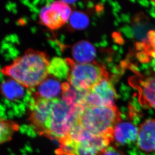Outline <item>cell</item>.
Instances as JSON below:
<instances>
[{
  "label": "cell",
  "mask_w": 155,
  "mask_h": 155,
  "mask_svg": "<svg viewBox=\"0 0 155 155\" xmlns=\"http://www.w3.org/2000/svg\"><path fill=\"white\" fill-rule=\"evenodd\" d=\"M50 62L46 53L29 49L1 71L23 87L33 89L47 78Z\"/></svg>",
  "instance_id": "1"
},
{
  "label": "cell",
  "mask_w": 155,
  "mask_h": 155,
  "mask_svg": "<svg viewBox=\"0 0 155 155\" xmlns=\"http://www.w3.org/2000/svg\"><path fill=\"white\" fill-rule=\"evenodd\" d=\"M120 120V111L115 105L86 106L77 123L92 135L113 138L114 127Z\"/></svg>",
  "instance_id": "2"
},
{
  "label": "cell",
  "mask_w": 155,
  "mask_h": 155,
  "mask_svg": "<svg viewBox=\"0 0 155 155\" xmlns=\"http://www.w3.org/2000/svg\"><path fill=\"white\" fill-rule=\"evenodd\" d=\"M67 60L70 66L67 80L70 85L79 92L89 91L103 78L108 76L103 66L96 62L79 64L70 59Z\"/></svg>",
  "instance_id": "3"
},
{
  "label": "cell",
  "mask_w": 155,
  "mask_h": 155,
  "mask_svg": "<svg viewBox=\"0 0 155 155\" xmlns=\"http://www.w3.org/2000/svg\"><path fill=\"white\" fill-rule=\"evenodd\" d=\"M113 141L110 137L91 136L78 141L67 138L60 140L63 155H102Z\"/></svg>",
  "instance_id": "4"
},
{
  "label": "cell",
  "mask_w": 155,
  "mask_h": 155,
  "mask_svg": "<svg viewBox=\"0 0 155 155\" xmlns=\"http://www.w3.org/2000/svg\"><path fill=\"white\" fill-rule=\"evenodd\" d=\"M71 14L70 7L63 1L53 2L41 9L40 23L50 29H58L67 22Z\"/></svg>",
  "instance_id": "5"
},
{
  "label": "cell",
  "mask_w": 155,
  "mask_h": 155,
  "mask_svg": "<svg viewBox=\"0 0 155 155\" xmlns=\"http://www.w3.org/2000/svg\"><path fill=\"white\" fill-rule=\"evenodd\" d=\"M117 95L108 76L103 78L91 91L85 92L82 101L86 106L113 107Z\"/></svg>",
  "instance_id": "6"
},
{
  "label": "cell",
  "mask_w": 155,
  "mask_h": 155,
  "mask_svg": "<svg viewBox=\"0 0 155 155\" xmlns=\"http://www.w3.org/2000/svg\"><path fill=\"white\" fill-rule=\"evenodd\" d=\"M133 84L138 90L139 100L142 107L155 109V73L133 78Z\"/></svg>",
  "instance_id": "7"
},
{
  "label": "cell",
  "mask_w": 155,
  "mask_h": 155,
  "mask_svg": "<svg viewBox=\"0 0 155 155\" xmlns=\"http://www.w3.org/2000/svg\"><path fill=\"white\" fill-rule=\"evenodd\" d=\"M136 145L142 152H155V119L147 120L140 125Z\"/></svg>",
  "instance_id": "8"
},
{
  "label": "cell",
  "mask_w": 155,
  "mask_h": 155,
  "mask_svg": "<svg viewBox=\"0 0 155 155\" xmlns=\"http://www.w3.org/2000/svg\"><path fill=\"white\" fill-rule=\"evenodd\" d=\"M32 96L35 98L53 100L62 95V84L56 78L47 76L34 89H31Z\"/></svg>",
  "instance_id": "9"
},
{
  "label": "cell",
  "mask_w": 155,
  "mask_h": 155,
  "mask_svg": "<svg viewBox=\"0 0 155 155\" xmlns=\"http://www.w3.org/2000/svg\"><path fill=\"white\" fill-rule=\"evenodd\" d=\"M139 129L133 123L119 122L114 127L113 132V140L119 145H129L138 138Z\"/></svg>",
  "instance_id": "10"
},
{
  "label": "cell",
  "mask_w": 155,
  "mask_h": 155,
  "mask_svg": "<svg viewBox=\"0 0 155 155\" xmlns=\"http://www.w3.org/2000/svg\"><path fill=\"white\" fill-rule=\"evenodd\" d=\"M96 54L95 47L88 41H79L72 48V55L75 61L79 64L93 62Z\"/></svg>",
  "instance_id": "11"
},
{
  "label": "cell",
  "mask_w": 155,
  "mask_h": 155,
  "mask_svg": "<svg viewBox=\"0 0 155 155\" xmlns=\"http://www.w3.org/2000/svg\"><path fill=\"white\" fill-rule=\"evenodd\" d=\"M70 71V66L67 59L55 57L50 62L48 65V74L62 80L67 79Z\"/></svg>",
  "instance_id": "12"
},
{
  "label": "cell",
  "mask_w": 155,
  "mask_h": 155,
  "mask_svg": "<svg viewBox=\"0 0 155 155\" xmlns=\"http://www.w3.org/2000/svg\"><path fill=\"white\" fill-rule=\"evenodd\" d=\"M1 85L2 93L5 97L10 101L22 98L25 94V88L20 85L15 81L10 79Z\"/></svg>",
  "instance_id": "13"
},
{
  "label": "cell",
  "mask_w": 155,
  "mask_h": 155,
  "mask_svg": "<svg viewBox=\"0 0 155 155\" xmlns=\"http://www.w3.org/2000/svg\"><path fill=\"white\" fill-rule=\"evenodd\" d=\"M19 129L15 121L0 118V145L11 140Z\"/></svg>",
  "instance_id": "14"
},
{
  "label": "cell",
  "mask_w": 155,
  "mask_h": 155,
  "mask_svg": "<svg viewBox=\"0 0 155 155\" xmlns=\"http://www.w3.org/2000/svg\"><path fill=\"white\" fill-rule=\"evenodd\" d=\"M70 26L73 29L82 30L85 29L89 25V18L83 12L74 11L70 18Z\"/></svg>",
  "instance_id": "15"
},
{
  "label": "cell",
  "mask_w": 155,
  "mask_h": 155,
  "mask_svg": "<svg viewBox=\"0 0 155 155\" xmlns=\"http://www.w3.org/2000/svg\"><path fill=\"white\" fill-rule=\"evenodd\" d=\"M102 155H126L122 151L114 147L108 146Z\"/></svg>",
  "instance_id": "16"
},
{
  "label": "cell",
  "mask_w": 155,
  "mask_h": 155,
  "mask_svg": "<svg viewBox=\"0 0 155 155\" xmlns=\"http://www.w3.org/2000/svg\"><path fill=\"white\" fill-rule=\"evenodd\" d=\"M63 1L68 5L69 4H73L76 2V1Z\"/></svg>",
  "instance_id": "17"
}]
</instances>
